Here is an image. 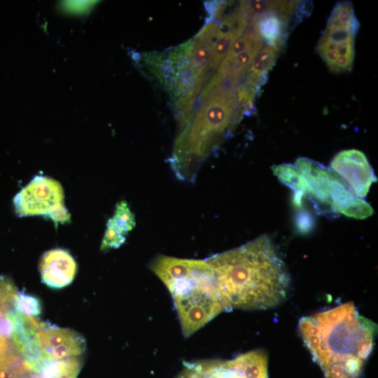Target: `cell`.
<instances>
[{
    "mask_svg": "<svg viewBox=\"0 0 378 378\" xmlns=\"http://www.w3.org/2000/svg\"><path fill=\"white\" fill-rule=\"evenodd\" d=\"M272 169L280 181L294 192V202L296 205L300 206L304 197L312 199L310 185L295 165L284 163L274 165Z\"/></svg>",
    "mask_w": 378,
    "mask_h": 378,
    "instance_id": "obj_11",
    "label": "cell"
},
{
    "mask_svg": "<svg viewBox=\"0 0 378 378\" xmlns=\"http://www.w3.org/2000/svg\"><path fill=\"white\" fill-rule=\"evenodd\" d=\"M356 33L346 28L327 27L323 36L335 43H340L349 41H354Z\"/></svg>",
    "mask_w": 378,
    "mask_h": 378,
    "instance_id": "obj_20",
    "label": "cell"
},
{
    "mask_svg": "<svg viewBox=\"0 0 378 378\" xmlns=\"http://www.w3.org/2000/svg\"><path fill=\"white\" fill-rule=\"evenodd\" d=\"M295 166L310 185L314 202L330 204V185L335 173L320 163L307 158L297 159Z\"/></svg>",
    "mask_w": 378,
    "mask_h": 378,
    "instance_id": "obj_9",
    "label": "cell"
},
{
    "mask_svg": "<svg viewBox=\"0 0 378 378\" xmlns=\"http://www.w3.org/2000/svg\"><path fill=\"white\" fill-rule=\"evenodd\" d=\"M63 202L64 192L59 182L43 176H35L13 200L18 216H48L57 223L70 218Z\"/></svg>",
    "mask_w": 378,
    "mask_h": 378,
    "instance_id": "obj_5",
    "label": "cell"
},
{
    "mask_svg": "<svg viewBox=\"0 0 378 378\" xmlns=\"http://www.w3.org/2000/svg\"><path fill=\"white\" fill-rule=\"evenodd\" d=\"M18 293L13 281L0 276V314L9 313L16 309Z\"/></svg>",
    "mask_w": 378,
    "mask_h": 378,
    "instance_id": "obj_17",
    "label": "cell"
},
{
    "mask_svg": "<svg viewBox=\"0 0 378 378\" xmlns=\"http://www.w3.org/2000/svg\"><path fill=\"white\" fill-rule=\"evenodd\" d=\"M82 365L78 356L62 360L59 372L55 378H77Z\"/></svg>",
    "mask_w": 378,
    "mask_h": 378,
    "instance_id": "obj_19",
    "label": "cell"
},
{
    "mask_svg": "<svg viewBox=\"0 0 378 378\" xmlns=\"http://www.w3.org/2000/svg\"><path fill=\"white\" fill-rule=\"evenodd\" d=\"M16 310L24 315L36 317L41 313V302L35 296L29 295L24 291L18 292Z\"/></svg>",
    "mask_w": 378,
    "mask_h": 378,
    "instance_id": "obj_18",
    "label": "cell"
},
{
    "mask_svg": "<svg viewBox=\"0 0 378 378\" xmlns=\"http://www.w3.org/2000/svg\"><path fill=\"white\" fill-rule=\"evenodd\" d=\"M150 269L169 291L185 337L226 312L213 269L206 260L161 255L151 261Z\"/></svg>",
    "mask_w": 378,
    "mask_h": 378,
    "instance_id": "obj_3",
    "label": "cell"
},
{
    "mask_svg": "<svg viewBox=\"0 0 378 378\" xmlns=\"http://www.w3.org/2000/svg\"><path fill=\"white\" fill-rule=\"evenodd\" d=\"M287 19L274 13L259 17L255 22L257 29L267 45L281 48L285 36Z\"/></svg>",
    "mask_w": 378,
    "mask_h": 378,
    "instance_id": "obj_12",
    "label": "cell"
},
{
    "mask_svg": "<svg viewBox=\"0 0 378 378\" xmlns=\"http://www.w3.org/2000/svg\"><path fill=\"white\" fill-rule=\"evenodd\" d=\"M176 378H269L268 356L265 351L255 349L230 360L184 362Z\"/></svg>",
    "mask_w": 378,
    "mask_h": 378,
    "instance_id": "obj_4",
    "label": "cell"
},
{
    "mask_svg": "<svg viewBox=\"0 0 378 378\" xmlns=\"http://www.w3.org/2000/svg\"><path fill=\"white\" fill-rule=\"evenodd\" d=\"M34 368L18 351L0 360V378H25Z\"/></svg>",
    "mask_w": 378,
    "mask_h": 378,
    "instance_id": "obj_13",
    "label": "cell"
},
{
    "mask_svg": "<svg viewBox=\"0 0 378 378\" xmlns=\"http://www.w3.org/2000/svg\"><path fill=\"white\" fill-rule=\"evenodd\" d=\"M298 332L325 378H359L372 351L377 326L349 302L302 317Z\"/></svg>",
    "mask_w": 378,
    "mask_h": 378,
    "instance_id": "obj_2",
    "label": "cell"
},
{
    "mask_svg": "<svg viewBox=\"0 0 378 378\" xmlns=\"http://www.w3.org/2000/svg\"><path fill=\"white\" fill-rule=\"evenodd\" d=\"M239 38L232 33H219L218 31V35L213 47L209 70L213 71L218 67L228 53L233 43Z\"/></svg>",
    "mask_w": 378,
    "mask_h": 378,
    "instance_id": "obj_16",
    "label": "cell"
},
{
    "mask_svg": "<svg viewBox=\"0 0 378 378\" xmlns=\"http://www.w3.org/2000/svg\"><path fill=\"white\" fill-rule=\"evenodd\" d=\"M76 270L74 258L68 251L60 248L44 253L39 263L42 281L54 288H61L70 284Z\"/></svg>",
    "mask_w": 378,
    "mask_h": 378,
    "instance_id": "obj_7",
    "label": "cell"
},
{
    "mask_svg": "<svg viewBox=\"0 0 378 378\" xmlns=\"http://www.w3.org/2000/svg\"><path fill=\"white\" fill-rule=\"evenodd\" d=\"M280 48L265 46L254 57L248 71V75L258 79H267L268 71L274 64Z\"/></svg>",
    "mask_w": 378,
    "mask_h": 378,
    "instance_id": "obj_14",
    "label": "cell"
},
{
    "mask_svg": "<svg viewBox=\"0 0 378 378\" xmlns=\"http://www.w3.org/2000/svg\"><path fill=\"white\" fill-rule=\"evenodd\" d=\"M330 185L332 211L356 219H365L374 213L372 206L364 200L356 196L336 174Z\"/></svg>",
    "mask_w": 378,
    "mask_h": 378,
    "instance_id": "obj_8",
    "label": "cell"
},
{
    "mask_svg": "<svg viewBox=\"0 0 378 378\" xmlns=\"http://www.w3.org/2000/svg\"><path fill=\"white\" fill-rule=\"evenodd\" d=\"M135 217L123 200L116 204L115 212L106 224L100 249L106 251L119 248L126 240L128 232L135 227Z\"/></svg>",
    "mask_w": 378,
    "mask_h": 378,
    "instance_id": "obj_10",
    "label": "cell"
},
{
    "mask_svg": "<svg viewBox=\"0 0 378 378\" xmlns=\"http://www.w3.org/2000/svg\"><path fill=\"white\" fill-rule=\"evenodd\" d=\"M226 312L276 307L289 293L290 278L274 244L262 235L208 258Z\"/></svg>",
    "mask_w": 378,
    "mask_h": 378,
    "instance_id": "obj_1",
    "label": "cell"
},
{
    "mask_svg": "<svg viewBox=\"0 0 378 378\" xmlns=\"http://www.w3.org/2000/svg\"><path fill=\"white\" fill-rule=\"evenodd\" d=\"M327 27L346 28L356 33L359 22L356 18L351 4L337 3L331 12Z\"/></svg>",
    "mask_w": 378,
    "mask_h": 378,
    "instance_id": "obj_15",
    "label": "cell"
},
{
    "mask_svg": "<svg viewBox=\"0 0 378 378\" xmlns=\"http://www.w3.org/2000/svg\"><path fill=\"white\" fill-rule=\"evenodd\" d=\"M260 42H263V41L253 40L244 36H240L233 43L225 57H234Z\"/></svg>",
    "mask_w": 378,
    "mask_h": 378,
    "instance_id": "obj_21",
    "label": "cell"
},
{
    "mask_svg": "<svg viewBox=\"0 0 378 378\" xmlns=\"http://www.w3.org/2000/svg\"><path fill=\"white\" fill-rule=\"evenodd\" d=\"M330 169L348 183L358 197H365L376 176L365 154L356 149L338 153L330 162Z\"/></svg>",
    "mask_w": 378,
    "mask_h": 378,
    "instance_id": "obj_6",
    "label": "cell"
}]
</instances>
